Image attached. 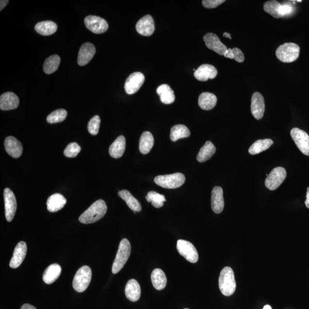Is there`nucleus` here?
<instances>
[{
	"label": "nucleus",
	"instance_id": "obj_13",
	"mask_svg": "<svg viewBox=\"0 0 309 309\" xmlns=\"http://www.w3.org/2000/svg\"><path fill=\"white\" fill-rule=\"evenodd\" d=\"M203 40L209 49L214 51L219 55L224 56L228 48L221 42L217 35L212 33H207L203 37Z\"/></svg>",
	"mask_w": 309,
	"mask_h": 309
},
{
	"label": "nucleus",
	"instance_id": "obj_17",
	"mask_svg": "<svg viewBox=\"0 0 309 309\" xmlns=\"http://www.w3.org/2000/svg\"><path fill=\"white\" fill-rule=\"evenodd\" d=\"M27 246L23 241L19 242L16 246L9 266L13 269H16L20 266L26 256Z\"/></svg>",
	"mask_w": 309,
	"mask_h": 309
},
{
	"label": "nucleus",
	"instance_id": "obj_6",
	"mask_svg": "<svg viewBox=\"0 0 309 309\" xmlns=\"http://www.w3.org/2000/svg\"><path fill=\"white\" fill-rule=\"evenodd\" d=\"M92 270L90 267L83 266L76 272L73 280V288L76 292L82 293L88 288L91 281Z\"/></svg>",
	"mask_w": 309,
	"mask_h": 309
},
{
	"label": "nucleus",
	"instance_id": "obj_3",
	"mask_svg": "<svg viewBox=\"0 0 309 309\" xmlns=\"http://www.w3.org/2000/svg\"><path fill=\"white\" fill-rule=\"evenodd\" d=\"M131 251V247L127 239L124 238L120 242L118 250L114 260L112 272L114 275L119 273L128 260Z\"/></svg>",
	"mask_w": 309,
	"mask_h": 309
},
{
	"label": "nucleus",
	"instance_id": "obj_32",
	"mask_svg": "<svg viewBox=\"0 0 309 309\" xmlns=\"http://www.w3.org/2000/svg\"><path fill=\"white\" fill-rule=\"evenodd\" d=\"M216 148L211 142H206L197 155V161L200 163H203L209 160L215 154Z\"/></svg>",
	"mask_w": 309,
	"mask_h": 309
},
{
	"label": "nucleus",
	"instance_id": "obj_44",
	"mask_svg": "<svg viewBox=\"0 0 309 309\" xmlns=\"http://www.w3.org/2000/svg\"><path fill=\"white\" fill-rule=\"evenodd\" d=\"M9 1H6V0H1L0 1V10L2 11L3 9H4L6 5L8 4Z\"/></svg>",
	"mask_w": 309,
	"mask_h": 309
},
{
	"label": "nucleus",
	"instance_id": "obj_8",
	"mask_svg": "<svg viewBox=\"0 0 309 309\" xmlns=\"http://www.w3.org/2000/svg\"><path fill=\"white\" fill-rule=\"evenodd\" d=\"M286 177V171L284 168L278 167L273 169L266 178L264 184L270 190H275L281 186Z\"/></svg>",
	"mask_w": 309,
	"mask_h": 309
},
{
	"label": "nucleus",
	"instance_id": "obj_35",
	"mask_svg": "<svg viewBox=\"0 0 309 309\" xmlns=\"http://www.w3.org/2000/svg\"><path fill=\"white\" fill-rule=\"evenodd\" d=\"M282 4L276 0H272L265 2L263 9L267 14L272 15L273 17L281 18L283 17L281 14V8Z\"/></svg>",
	"mask_w": 309,
	"mask_h": 309
},
{
	"label": "nucleus",
	"instance_id": "obj_4",
	"mask_svg": "<svg viewBox=\"0 0 309 309\" xmlns=\"http://www.w3.org/2000/svg\"><path fill=\"white\" fill-rule=\"evenodd\" d=\"M299 52L300 49L297 44L288 43L280 46L276 50V55L282 62L292 63L298 58Z\"/></svg>",
	"mask_w": 309,
	"mask_h": 309
},
{
	"label": "nucleus",
	"instance_id": "obj_47",
	"mask_svg": "<svg viewBox=\"0 0 309 309\" xmlns=\"http://www.w3.org/2000/svg\"><path fill=\"white\" fill-rule=\"evenodd\" d=\"M224 36L225 37L229 38V39H231V37L230 33H224Z\"/></svg>",
	"mask_w": 309,
	"mask_h": 309
},
{
	"label": "nucleus",
	"instance_id": "obj_22",
	"mask_svg": "<svg viewBox=\"0 0 309 309\" xmlns=\"http://www.w3.org/2000/svg\"><path fill=\"white\" fill-rule=\"evenodd\" d=\"M125 294L127 299L130 301H138L141 295V289L139 283L135 279H130L127 283Z\"/></svg>",
	"mask_w": 309,
	"mask_h": 309
},
{
	"label": "nucleus",
	"instance_id": "obj_24",
	"mask_svg": "<svg viewBox=\"0 0 309 309\" xmlns=\"http://www.w3.org/2000/svg\"><path fill=\"white\" fill-rule=\"evenodd\" d=\"M62 273V267L59 264L54 263L47 267L43 274V281L47 284H52L58 279Z\"/></svg>",
	"mask_w": 309,
	"mask_h": 309
},
{
	"label": "nucleus",
	"instance_id": "obj_39",
	"mask_svg": "<svg viewBox=\"0 0 309 309\" xmlns=\"http://www.w3.org/2000/svg\"><path fill=\"white\" fill-rule=\"evenodd\" d=\"M81 151V147L77 143L73 142L69 143L64 151V154L65 157L72 158L77 157L79 152Z\"/></svg>",
	"mask_w": 309,
	"mask_h": 309
},
{
	"label": "nucleus",
	"instance_id": "obj_46",
	"mask_svg": "<svg viewBox=\"0 0 309 309\" xmlns=\"http://www.w3.org/2000/svg\"><path fill=\"white\" fill-rule=\"evenodd\" d=\"M305 205L307 206V208L309 209V187L307 189V200H306L305 201Z\"/></svg>",
	"mask_w": 309,
	"mask_h": 309
},
{
	"label": "nucleus",
	"instance_id": "obj_7",
	"mask_svg": "<svg viewBox=\"0 0 309 309\" xmlns=\"http://www.w3.org/2000/svg\"><path fill=\"white\" fill-rule=\"evenodd\" d=\"M177 248L181 256L189 262L194 263L198 260V253L195 247L191 242L183 240H178Z\"/></svg>",
	"mask_w": 309,
	"mask_h": 309
},
{
	"label": "nucleus",
	"instance_id": "obj_5",
	"mask_svg": "<svg viewBox=\"0 0 309 309\" xmlns=\"http://www.w3.org/2000/svg\"><path fill=\"white\" fill-rule=\"evenodd\" d=\"M185 181V176L179 173L159 175L154 179L155 183L159 186L168 189H177L182 186Z\"/></svg>",
	"mask_w": 309,
	"mask_h": 309
},
{
	"label": "nucleus",
	"instance_id": "obj_28",
	"mask_svg": "<svg viewBox=\"0 0 309 309\" xmlns=\"http://www.w3.org/2000/svg\"><path fill=\"white\" fill-rule=\"evenodd\" d=\"M119 196L124 200L127 206L134 212H140L142 210L141 203L128 190H123L118 193Z\"/></svg>",
	"mask_w": 309,
	"mask_h": 309
},
{
	"label": "nucleus",
	"instance_id": "obj_29",
	"mask_svg": "<svg viewBox=\"0 0 309 309\" xmlns=\"http://www.w3.org/2000/svg\"><path fill=\"white\" fill-rule=\"evenodd\" d=\"M154 145V139L152 133L146 131L142 133L140 138L139 150L143 154H147L151 151Z\"/></svg>",
	"mask_w": 309,
	"mask_h": 309
},
{
	"label": "nucleus",
	"instance_id": "obj_25",
	"mask_svg": "<svg viewBox=\"0 0 309 309\" xmlns=\"http://www.w3.org/2000/svg\"><path fill=\"white\" fill-rule=\"evenodd\" d=\"M126 142L124 136L121 135L111 145L109 148L110 154L114 159L122 157L126 149Z\"/></svg>",
	"mask_w": 309,
	"mask_h": 309
},
{
	"label": "nucleus",
	"instance_id": "obj_9",
	"mask_svg": "<svg viewBox=\"0 0 309 309\" xmlns=\"http://www.w3.org/2000/svg\"><path fill=\"white\" fill-rule=\"evenodd\" d=\"M292 138L302 154L309 156V136L308 133L298 128L291 130Z\"/></svg>",
	"mask_w": 309,
	"mask_h": 309
},
{
	"label": "nucleus",
	"instance_id": "obj_12",
	"mask_svg": "<svg viewBox=\"0 0 309 309\" xmlns=\"http://www.w3.org/2000/svg\"><path fill=\"white\" fill-rule=\"evenodd\" d=\"M145 81L144 75L141 72H134L130 74L126 79L124 89L126 93L133 95L139 90Z\"/></svg>",
	"mask_w": 309,
	"mask_h": 309
},
{
	"label": "nucleus",
	"instance_id": "obj_33",
	"mask_svg": "<svg viewBox=\"0 0 309 309\" xmlns=\"http://www.w3.org/2000/svg\"><path fill=\"white\" fill-rule=\"evenodd\" d=\"M191 135L189 129L182 124H178L172 127L170 132V139L173 142H176L178 140L188 138Z\"/></svg>",
	"mask_w": 309,
	"mask_h": 309
},
{
	"label": "nucleus",
	"instance_id": "obj_20",
	"mask_svg": "<svg viewBox=\"0 0 309 309\" xmlns=\"http://www.w3.org/2000/svg\"><path fill=\"white\" fill-rule=\"evenodd\" d=\"M19 98L13 92H8L3 94L0 97V109L3 111L15 110L18 106Z\"/></svg>",
	"mask_w": 309,
	"mask_h": 309
},
{
	"label": "nucleus",
	"instance_id": "obj_15",
	"mask_svg": "<svg viewBox=\"0 0 309 309\" xmlns=\"http://www.w3.org/2000/svg\"><path fill=\"white\" fill-rule=\"evenodd\" d=\"M137 32L144 36H150L155 31L154 19L150 15H146L136 25Z\"/></svg>",
	"mask_w": 309,
	"mask_h": 309
},
{
	"label": "nucleus",
	"instance_id": "obj_2",
	"mask_svg": "<svg viewBox=\"0 0 309 309\" xmlns=\"http://www.w3.org/2000/svg\"><path fill=\"white\" fill-rule=\"evenodd\" d=\"M236 287L233 270L230 267H225L220 273L219 278L220 291L223 295L228 297L234 294L236 290Z\"/></svg>",
	"mask_w": 309,
	"mask_h": 309
},
{
	"label": "nucleus",
	"instance_id": "obj_1",
	"mask_svg": "<svg viewBox=\"0 0 309 309\" xmlns=\"http://www.w3.org/2000/svg\"><path fill=\"white\" fill-rule=\"evenodd\" d=\"M107 206L103 200H98L79 217V221L83 224H91L99 221L106 215Z\"/></svg>",
	"mask_w": 309,
	"mask_h": 309
},
{
	"label": "nucleus",
	"instance_id": "obj_41",
	"mask_svg": "<svg viewBox=\"0 0 309 309\" xmlns=\"http://www.w3.org/2000/svg\"><path fill=\"white\" fill-rule=\"evenodd\" d=\"M225 2V0H203L202 4L206 8L212 9L218 7Z\"/></svg>",
	"mask_w": 309,
	"mask_h": 309
},
{
	"label": "nucleus",
	"instance_id": "obj_42",
	"mask_svg": "<svg viewBox=\"0 0 309 309\" xmlns=\"http://www.w3.org/2000/svg\"><path fill=\"white\" fill-rule=\"evenodd\" d=\"M232 49L234 54V60L238 63H243L244 60V56L242 50L238 49V48H234V49Z\"/></svg>",
	"mask_w": 309,
	"mask_h": 309
},
{
	"label": "nucleus",
	"instance_id": "obj_30",
	"mask_svg": "<svg viewBox=\"0 0 309 309\" xmlns=\"http://www.w3.org/2000/svg\"><path fill=\"white\" fill-rule=\"evenodd\" d=\"M34 29L38 33L42 36H50L56 33L57 25L52 21H44L38 23Z\"/></svg>",
	"mask_w": 309,
	"mask_h": 309
},
{
	"label": "nucleus",
	"instance_id": "obj_26",
	"mask_svg": "<svg viewBox=\"0 0 309 309\" xmlns=\"http://www.w3.org/2000/svg\"><path fill=\"white\" fill-rule=\"evenodd\" d=\"M217 102V98L214 94L209 92H203L200 95L198 104L202 110L209 111L214 108Z\"/></svg>",
	"mask_w": 309,
	"mask_h": 309
},
{
	"label": "nucleus",
	"instance_id": "obj_38",
	"mask_svg": "<svg viewBox=\"0 0 309 309\" xmlns=\"http://www.w3.org/2000/svg\"><path fill=\"white\" fill-rule=\"evenodd\" d=\"M67 116V112L64 109L57 110L50 113L48 116L47 122L50 124L60 123L63 122Z\"/></svg>",
	"mask_w": 309,
	"mask_h": 309
},
{
	"label": "nucleus",
	"instance_id": "obj_27",
	"mask_svg": "<svg viewBox=\"0 0 309 309\" xmlns=\"http://www.w3.org/2000/svg\"><path fill=\"white\" fill-rule=\"evenodd\" d=\"M151 278L153 286L158 291L164 289L166 286L167 277L163 270L160 269L153 270Z\"/></svg>",
	"mask_w": 309,
	"mask_h": 309
},
{
	"label": "nucleus",
	"instance_id": "obj_21",
	"mask_svg": "<svg viewBox=\"0 0 309 309\" xmlns=\"http://www.w3.org/2000/svg\"><path fill=\"white\" fill-rule=\"evenodd\" d=\"M225 202L224 191L222 187L216 186L212 189L211 193V208L216 214H220L224 210Z\"/></svg>",
	"mask_w": 309,
	"mask_h": 309
},
{
	"label": "nucleus",
	"instance_id": "obj_48",
	"mask_svg": "<svg viewBox=\"0 0 309 309\" xmlns=\"http://www.w3.org/2000/svg\"><path fill=\"white\" fill-rule=\"evenodd\" d=\"M263 309H272L270 305H267L266 306H264Z\"/></svg>",
	"mask_w": 309,
	"mask_h": 309
},
{
	"label": "nucleus",
	"instance_id": "obj_49",
	"mask_svg": "<svg viewBox=\"0 0 309 309\" xmlns=\"http://www.w3.org/2000/svg\"><path fill=\"white\" fill-rule=\"evenodd\" d=\"M187 309V308H186V309Z\"/></svg>",
	"mask_w": 309,
	"mask_h": 309
},
{
	"label": "nucleus",
	"instance_id": "obj_19",
	"mask_svg": "<svg viewBox=\"0 0 309 309\" xmlns=\"http://www.w3.org/2000/svg\"><path fill=\"white\" fill-rule=\"evenodd\" d=\"M218 71L215 66L210 65H203L194 72V76L200 81H206L209 79H214L217 76Z\"/></svg>",
	"mask_w": 309,
	"mask_h": 309
},
{
	"label": "nucleus",
	"instance_id": "obj_16",
	"mask_svg": "<svg viewBox=\"0 0 309 309\" xmlns=\"http://www.w3.org/2000/svg\"><path fill=\"white\" fill-rule=\"evenodd\" d=\"M96 49L94 44L86 43L80 49L78 63L80 66H84L90 62L95 55Z\"/></svg>",
	"mask_w": 309,
	"mask_h": 309
},
{
	"label": "nucleus",
	"instance_id": "obj_10",
	"mask_svg": "<svg viewBox=\"0 0 309 309\" xmlns=\"http://www.w3.org/2000/svg\"><path fill=\"white\" fill-rule=\"evenodd\" d=\"M84 24L88 30L95 34L106 33L108 24L106 20L97 16H88L84 19Z\"/></svg>",
	"mask_w": 309,
	"mask_h": 309
},
{
	"label": "nucleus",
	"instance_id": "obj_14",
	"mask_svg": "<svg viewBox=\"0 0 309 309\" xmlns=\"http://www.w3.org/2000/svg\"><path fill=\"white\" fill-rule=\"evenodd\" d=\"M265 110L263 97L259 92H255L251 98V111L257 120L262 118Z\"/></svg>",
	"mask_w": 309,
	"mask_h": 309
},
{
	"label": "nucleus",
	"instance_id": "obj_18",
	"mask_svg": "<svg viewBox=\"0 0 309 309\" xmlns=\"http://www.w3.org/2000/svg\"><path fill=\"white\" fill-rule=\"evenodd\" d=\"M5 151L14 158H18L23 153V146L20 142L14 136H8L5 140Z\"/></svg>",
	"mask_w": 309,
	"mask_h": 309
},
{
	"label": "nucleus",
	"instance_id": "obj_37",
	"mask_svg": "<svg viewBox=\"0 0 309 309\" xmlns=\"http://www.w3.org/2000/svg\"><path fill=\"white\" fill-rule=\"evenodd\" d=\"M148 202H151L153 206L155 208H161L164 205V202L166 201L165 196L162 194L155 191H150L146 197Z\"/></svg>",
	"mask_w": 309,
	"mask_h": 309
},
{
	"label": "nucleus",
	"instance_id": "obj_36",
	"mask_svg": "<svg viewBox=\"0 0 309 309\" xmlns=\"http://www.w3.org/2000/svg\"><path fill=\"white\" fill-rule=\"evenodd\" d=\"M60 63V57L58 55L50 56L46 60L43 65V70L47 74H52L56 72Z\"/></svg>",
	"mask_w": 309,
	"mask_h": 309
},
{
	"label": "nucleus",
	"instance_id": "obj_31",
	"mask_svg": "<svg viewBox=\"0 0 309 309\" xmlns=\"http://www.w3.org/2000/svg\"><path fill=\"white\" fill-rule=\"evenodd\" d=\"M157 92L160 97L162 103L165 104H170L174 103L175 99L174 92L168 85H161L157 88Z\"/></svg>",
	"mask_w": 309,
	"mask_h": 309
},
{
	"label": "nucleus",
	"instance_id": "obj_34",
	"mask_svg": "<svg viewBox=\"0 0 309 309\" xmlns=\"http://www.w3.org/2000/svg\"><path fill=\"white\" fill-rule=\"evenodd\" d=\"M273 143L272 140L270 139L259 140L250 146L248 152L251 155L259 154L269 148Z\"/></svg>",
	"mask_w": 309,
	"mask_h": 309
},
{
	"label": "nucleus",
	"instance_id": "obj_23",
	"mask_svg": "<svg viewBox=\"0 0 309 309\" xmlns=\"http://www.w3.org/2000/svg\"><path fill=\"white\" fill-rule=\"evenodd\" d=\"M66 203V199L62 194H54L47 200V209L51 212H55L62 209Z\"/></svg>",
	"mask_w": 309,
	"mask_h": 309
},
{
	"label": "nucleus",
	"instance_id": "obj_40",
	"mask_svg": "<svg viewBox=\"0 0 309 309\" xmlns=\"http://www.w3.org/2000/svg\"><path fill=\"white\" fill-rule=\"evenodd\" d=\"M100 118L98 115L92 117L88 124V132L92 135H97L99 130Z\"/></svg>",
	"mask_w": 309,
	"mask_h": 309
},
{
	"label": "nucleus",
	"instance_id": "obj_45",
	"mask_svg": "<svg viewBox=\"0 0 309 309\" xmlns=\"http://www.w3.org/2000/svg\"><path fill=\"white\" fill-rule=\"evenodd\" d=\"M21 309H37L32 305L26 304L22 306Z\"/></svg>",
	"mask_w": 309,
	"mask_h": 309
},
{
	"label": "nucleus",
	"instance_id": "obj_11",
	"mask_svg": "<svg viewBox=\"0 0 309 309\" xmlns=\"http://www.w3.org/2000/svg\"><path fill=\"white\" fill-rule=\"evenodd\" d=\"M5 217L7 221L11 222L14 219L17 210L16 199L14 193L9 188L4 191Z\"/></svg>",
	"mask_w": 309,
	"mask_h": 309
},
{
	"label": "nucleus",
	"instance_id": "obj_43",
	"mask_svg": "<svg viewBox=\"0 0 309 309\" xmlns=\"http://www.w3.org/2000/svg\"><path fill=\"white\" fill-rule=\"evenodd\" d=\"M224 56L226 57V58L234 59V54L233 52H232V49H228L225 53Z\"/></svg>",
	"mask_w": 309,
	"mask_h": 309
}]
</instances>
